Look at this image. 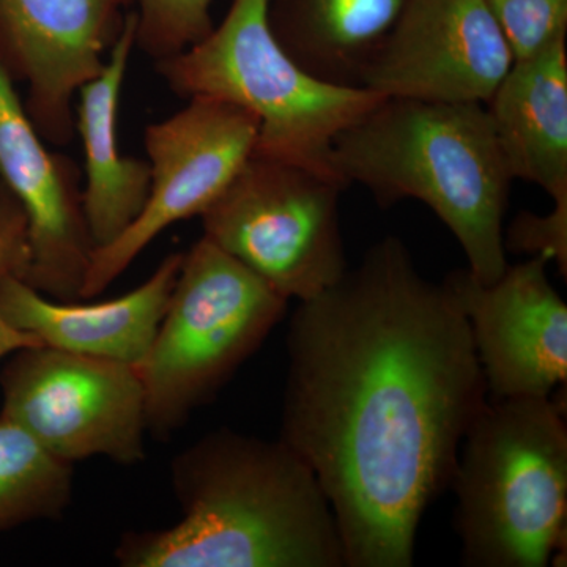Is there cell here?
<instances>
[{
	"label": "cell",
	"instance_id": "1",
	"mask_svg": "<svg viewBox=\"0 0 567 567\" xmlns=\"http://www.w3.org/2000/svg\"><path fill=\"white\" fill-rule=\"evenodd\" d=\"M287 354L279 440L315 472L346 566H412L421 518L488 401L465 316L390 235L300 301Z\"/></svg>",
	"mask_w": 567,
	"mask_h": 567
},
{
	"label": "cell",
	"instance_id": "2",
	"mask_svg": "<svg viewBox=\"0 0 567 567\" xmlns=\"http://www.w3.org/2000/svg\"><path fill=\"white\" fill-rule=\"evenodd\" d=\"M182 518L128 532L123 567H342L344 547L319 481L281 440L219 429L171 464Z\"/></svg>",
	"mask_w": 567,
	"mask_h": 567
},
{
	"label": "cell",
	"instance_id": "3",
	"mask_svg": "<svg viewBox=\"0 0 567 567\" xmlns=\"http://www.w3.org/2000/svg\"><path fill=\"white\" fill-rule=\"evenodd\" d=\"M331 164L339 181L365 186L382 207L427 205L477 281L505 274L503 221L514 178L486 104L383 99L339 134Z\"/></svg>",
	"mask_w": 567,
	"mask_h": 567
},
{
	"label": "cell",
	"instance_id": "4",
	"mask_svg": "<svg viewBox=\"0 0 567 567\" xmlns=\"http://www.w3.org/2000/svg\"><path fill=\"white\" fill-rule=\"evenodd\" d=\"M461 558L472 567H546L566 551L567 425L550 398L488 399L451 481Z\"/></svg>",
	"mask_w": 567,
	"mask_h": 567
},
{
	"label": "cell",
	"instance_id": "5",
	"mask_svg": "<svg viewBox=\"0 0 567 567\" xmlns=\"http://www.w3.org/2000/svg\"><path fill=\"white\" fill-rule=\"evenodd\" d=\"M268 6L270 0H233L218 28L155 62L156 73L181 99L216 96L251 112L259 123L252 155L339 181L331 164L334 141L385 96L301 69L271 32Z\"/></svg>",
	"mask_w": 567,
	"mask_h": 567
},
{
	"label": "cell",
	"instance_id": "6",
	"mask_svg": "<svg viewBox=\"0 0 567 567\" xmlns=\"http://www.w3.org/2000/svg\"><path fill=\"white\" fill-rule=\"evenodd\" d=\"M287 305L207 238L183 252L162 323L137 365L148 434L167 442L212 402L281 322Z\"/></svg>",
	"mask_w": 567,
	"mask_h": 567
},
{
	"label": "cell",
	"instance_id": "7",
	"mask_svg": "<svg viewBox=\"0 0 567 567\" xmlns=\"http://www.w3.org/2000/svg\"><path fill=\"white\" fill-rule=\"evenodd\" d=\"M344 189L327 175L252 155L200 215L204 237L286 300H309L349 268L339 218Z\"/></svg>",
	"mask_w": 567,
	"mask_h": 567
},
{
	"label": "cell",
	"instance_id": "8",
	"mask_svg": "<svg viewBox=\"0 0 567 567\" xmlns=\"http://www.w3.org/2000/svg\"><path fill=\"white\" fill-rule=\"evenodd\" d=\"M0 416L69 464L145 461V391L136 365L48 346L11 353L0 372Z\"/></svg>",
	"mask_w": 567,
	"mask_h": 567
},
{
	"label": "cell",
	"instance_id": "9",
	"mask_svg": "<svg viewBox=\"0 0 567 567\" xmlns=\"http://www.w3.org/2000/svg\"><path fill=\"white\" fill-rule=\"evenodd\" d=\"M259 123L237 104L197 95L145 128L151 192L140 216L96 248L81 300L99 297L173 224L200 216L230 185L256 148Z\"/></svg>",
	"mask_w": 567,
	"mask_h": 567
},
{
	"label": "cell",
	"instance_id": "10",
	"mask_svg": "<svg viewBox=\"0 0 567 567\" xmlns=\"http://www.w3.org/2000/svg\"><path fill=\"white\" fill-rule=\"evenodd\" d=\"M136 0H0V71L41 140H74V96L102 74Z\"/></svg>",
	"mask_w": 567,
	"mask_h": 567
},
{
	"label": "cell",
	"instance_id": "11",
	"mask_svg": "<svg viewBox=\"0 0 567 567\" xmlns=\"http://www.w3.org/2000/svg\"><path fill=\"white\" fill-rule=\"evenodd\" d=\"M543 254L483 284L466 270L445 287L468 322L488 399L550 398L567 379V305Z\"/></svg>",
	"mask_w": 567,
	"mask_h": 567
},
{
	"label": "cell",
	"instance_id": "12",
	"mask_svg": "<svg viewBox=\"0 0 567 567\" xmlns=\"http://www.w3.org/2000/svg\"><path fill=\"white\" fill-rule=\"evenodd\" d=\"M513 65L488 0H409L360 87L385 99L487 104Z\"/></svg>",
	"mask_w": 567,
	"mask_h": 567
},
{
	"label": "cell",
	"instance_id": "13",
	"mask_svg": "<svg viewBox=\"0 0 567 567\" xmlns=\"http://www.w3.org/2000/svg\"><path fill=\"white\" fill-rule=\"evenodd\" d=\"M0 182L24 208L31 264L24 282L55 301H80L95 251L82 174L62 153L48 151L14 84L0 71Z\"/></svg>",
	"mask_w": 567,
	"mask_h": 567
},
{
	"label": "cell",
	"instance_id": "14",
	"mask_svg": "<svg viewBox=\"0 0 567 567\" xmlns=\"http://www.w3.org/2000/svg\"><path fill=\"white\" fill-rule=\"evenodd\" d=\"M183 252L164 257L132 292L81 305L55 301L14 276L0 278V316L41 346L140 365L151 350L181 271Z\"/></svg>",
	"mask_w": 567,
	"mask_h": 567
},
{
	"label": "cell",
	"instance_id": "15",
	"mask_svg": "<svg viewBox=\"0 0 567 567\" xmlns=\"http://www.w3.org/2000/svg\"><path fill=\"white\" fill-rule=\"evenodd\" d=\"M132 10L100 76L82 85L74 130L84 145L82 203L96 248L110 245L140 216L151 192L148 162L125 156L118 145V111L126 71L136 48Z\"/></svg>",
	"mask_w": 567,
	"mask_h": 567
},
{
	"label": "cell",
	"instance_id": "16",
	"mask_svg": "<svg viewBox=\"0 0 567 567\" xmlns=\"http://www.w3.org/2000/svg\"><path fill=\"white\" fill-rule=\"evenodd\" d=\"M487 112L514 181L567 203V41L513 69Z\"/></svg>",
	"mask_w": 567,
	"mask_h": 567
},
{
	"label": "cell",
	"instance_id": "17",
	"mask_svg": "<svg viewBox=\"0 0 567 567\" xmlns=\"http://www.w3.org/2000/svg\"><path fill=\"white\" fill-rule=\"evenodd\" d=\"M409 0H270L271 32L301 69L331 84L361 76Z\"/></svg>",
	"mask_w": 567,
	"mask_h": 567
},
{
	"label": "cell",
	"instance_id": "18",
	"mask_svg": "<svg viewBox=\"0 0 567 567\" xmlns=\"http://www.w3.org/2000/svg\"><path fill=\"white\" fill-rule=\"evenodd\" d=\"M71 496L73 464L0 416V535L33 522L61 520Z\"/></svg>",
	"mask_w": 567,
	"mask_h": 567
},
{
	"label": "cell",
	"instance_id": "19",
	"mask_svg": "<svg viewBox=\"0 0 567 567\" xmlns=\"http://www.w3.org/2000/svg\"><path fill=\"white\" fill-rule=\"evenodd\" d=\"M215 0H136L137 50L158 62L189 50L213 31Z\"/></svg>",
	"mask_w": 567,
	"mask_h": 567
},
{
	"label": "cell",
	"instance_id": "20",
	"mask_svg": "<svg viewBox=\"0 0 567 567\" xmlns=\"http://www.w3.org/2000/svg\"><path fill=\"white\" fill-rule=\"evenodd\" d=\"M514 62L567 40V0H488Z\"/></svg>",
	"mask_w": 567,
	"mask_h": 567
},
{
	"label": "cell",
	"instance_id": "21",
	"mask_svg": "<svg viewBox=\"0 0 567 567\" xmlns=\"http://www.w3.org/2000/svg\"><path fill=\"white\" fill-rule=\"evenodd\" d=\"M505 248L517 252L543 254L567 271V203L555 204L547 216L522 213L507 234Z\"/></svg>",
	"mask_w": 567,
	"mask_h": 567
},
{
	"label": "cell",
	"instance_id": "22",
	"mask_svg": "<svg viewBox=\"0 0 567 567\" xmlns=\"http://www.w3.org/2000/svg\"><path fill=\"white\" fill-rule=\"evenodd\" d=\"M29 264L28 216L17 197L0 182V278L14 276L24 281Z\"/></svg>",
	"mask_w": 567,
	"mask_h": 567
},
{
	"label": "cell",
	"instance_id": "23",
	"mask_svg": "<svg viewBox=\"0 0 567 567\" xmlns=\"http://www.w3.org/2000/svg\"><path fill=\"white\" fill-rule=\"evenodd\" d=\"M33 346H41L39 339L18 330L0 316V360H6L11 353Z\"/></svg>",
	"mask_w": 567,
	"mask_h": 567
}]
</instances>
